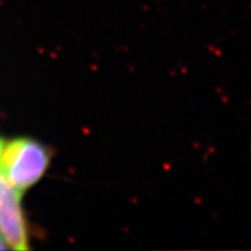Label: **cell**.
<instances>
[{"label":"cell","mask_w":251,"mask_h":251,"mask_svg":"<svg viewBox=\"0 0 251 251\" xmlns=\"http://www.w3.org/2000/svg\"><path fill=\"white\" fill-rule=\"evenodd\" d=\"M1 145H3V141L0 140V149H1Z\"/></svg>","instance_id":"obj_4"},{"label":"cell","mask_w":251,"mask_h":251,"mask_svg":"<svg viewBox=\"0 0 251 251\" xmlns=\"http://www.w3.org/2000/svg\"><path fill=\"white\" fill-rule=\"evenodd\" d=\"M7 248H8L7 244H5V242H4L3 237H1V236H0V250H4V249H7Z\"/></svg>","instance_id":"obj_3"},{"label":"cell","mask_w":251,"mask_h":251,"mask_svg":"<svg viewBox=\"0 0 251 251\" xmlns=\"http://www.w3.org/2000/svg\"><path fill=\"white\" fill-rule=\"evenodd\" d=\"M49 162L47 148L35 140H12L0 149V172L22 194L41 179Z\"/></svg>","instance_id":"obj_1"},{"label":"cell","mask_w":251,"mask_h":251,"mask_svg":"<svg viewBox=\"0 0 251 251\" xmlns=\"http://www.w3.org/2000/svg\"><path fill=\"white\" fill-rule=\"evenodd\" d=\"M20 192L7 177L0 172V236L8 248L13 250H27L26 221L21 208Z\"/></svg>","instance_id":"obj_2"}]
</instances>
